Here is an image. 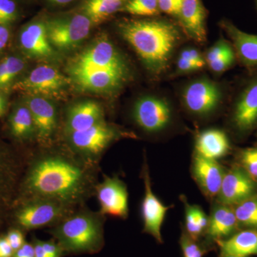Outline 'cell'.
<instances>
[{
  "label": "cell",
  "mask_w": 257,
  "mask_h": 257,
  "mask_svg": "<svg viewBox=\"0 0 257 257\" xmlns=\"http://www.w3.org/2000/svg\"><path fill=\"white\" fill-rule=\"evenodd\" d=\"M50 146L44 147L45 151L29 162L14 206L42 198L79 207L95 194L98 165L83 160L70 149L69 152L51 150Z\"/></svg>",
  "instance_id": "cell-1"
},
{
  "label": "cell",
  "mask_w": 257,
  "mask_h": 257,
  "mask_svg": "<svg viewBox=\"0 0 257 257\" xmlns=\"http://www.w3.org/2000/svg\"><path fill=\"white\" fill-rule=\"evenodd\" d=\"M120 34L133 47L149 71L165 72L180 40L175 25L165 20H126L119 25Z\"/></svg>",
  "instance_id": "cell-2"
},
{
  "label": "cell",
  "mask_w": 257,
  "mask_h": 257,
  "mask_svg": "<svg viewBox=\"0 0 257 257\" xmlns=\"http://www.w3.org/2000/svg\"><path fill=\"white\" fill-rule=\"evenodd\" d=\"M104 215L84 205L52 226L50 234L64 253L82 254L99 252L104 244Z\"/></svg>",
  "instance_id": "cell-3"
},
{
  "label": "cell",
  "mask_w": 257,
  "mask_h": 257,
  "mask_svg": "<svg viewBox=\"0 0 257 257\" xmlns=\"http://www.w3.org/2000/svg\"><path fill=\"white\" fill-rule=\"evenodd\" d=\"M77 208L52 199L37 198L15 204L12 216L19 229L29 231L52 227Z\"/></svg>",
  "instance_id": "cell-4"
},
{
  "label": "cell",
  "mask_w": 257,
  "mask_h": 257,
  "mask_svg": "<svg viewBox=\"0 0 257 257\" xmlns=\"http://www.w3.org/2000/svg\"><path fill=\"white\" fill-rule=\"evenodd\" d=\"M69 149L83 160L98 165L108 147L121 133L114 126L101 121L92 127L65 135Z\"/></svg>",
  "instance_id": "cell-5"
},
{
  "label": "cell",
  "mask_w": 257,
  "mask_h": 257,
  "mask_svg": "<svg viewBox=\"0 0 257 257\" xmlns=\"http://www.w3.org/2000/svg\"><path fill=\"white\" fill-rule=\"evenodd\" d=\"M113 70L126 74V67L118 51L107 37H101L76 55L69 63L71 75L89 71Z\"/></svg>",
  "instance_id": "cell-6"
},
{
  "label": "cell",
  "mask_w": 257,
  "mask_h": 257,
  "mask_svg": "<svg viewBox=\"0 0 257 257\" xmlns=\"http://www.w3.org/2000/svg\"><path fill=\"white\" fill-rule=\"evenodd\" d=\"M45 23L51 45L60 50H72L78 46L89 35L93 24L84 13L57 17Z\"/></svg>",
  "instance_id": "cell-7"
},
{
  "label": "cell",
  "mask_w": 257,
  "mask_h": 257,
  "mask_svg": "<svg viewBox=\"0 0 257 257\" xmlns=\"http://www.w3.org/2000/svg\"><path fill=\"white\" fill-rule=\"evenodd\" d=\"M69 79L52 66L40 65L25 78L15 83L13 89L30 96L51 99L62 95L69 84Z\"/></svg>",
  "instance_id": "cell-8"
},
{
  "label": "cell",
  "mask_w": 257,
  "mask_h": 257,
  "mask_svg": "<svg viewBox=\"0 0 257 257\" xmlns=\"http://www.w3.org/2000/svg\"><path fill=\"white\" fill-rule=\"evenodd\" d=\"M21 172V161L0 149V229L11 216Z\"/></svg>",
  "instance_id": "cell-9"
},
{
  "label": "cell",
  "mask_w": 257,
  "mask_h": 257,
  "mask_svg": "<svg viewBox=\"0 0 257 257\" xmlns=\"http://www.w3.org/2000/svg\"><path fill=\"white\" fill-rule=\"evenodd\" d=\"M135 121L147 133H159L170 124L172 111L167 101L155 96L140 98L134 106Z\"/></svg>",
  "instance_id": "cell-10"
},
{
  "label": "cell",
  "mask_w": 257,
  "mask_h": 257,
  "mask_svg": "<svg viewBox=\"0 0 257 257\" xmlns=\"http://www.w3.org/2000/svg\"><path fill=\"white\" fill-rule=\"evenodd\" d=\"M95 194L103 215L126 219L128 216V191L119 177H105L96 187Z\"/></svg>",
  "instance_id": "cell-11"
},
{
  "label": "cell",
  "mask_w": 257,
  "mask_h": 257,
  "mask_svg": "<svg viewBox=\"0 0 257 257\" xmlns=\"http://www.w3.org/2000/svg\"><path fill=\"white\" fill-rule=\"evenodd\" d=\"M25 104L33 118L37 141L42 146H50L58 126V114L55 104L50 99L37 96H30Z\"/></svg>",
  "instance_id": "cell-12"
},
{
  "label": "cell",
  "mask_w": 257,
  "mask_h": 257,
  "mask_svg": "<svg viewBox=\"0 0 257 257\" xmlns=\"http://www.w3.org/2000/svg\"><path fill=\"white\" fill-rule=\"evenodd\" d=\"M221 89L217 84L207 79L194 81L184 89V104L189 111L198 115L211 112L220 103Z\"/></svg>",
  "instance_id": "cell-13"
},
{
  "label": "cell",
  "mask_w": 257,
  "mask_h": 257,
  "mask_svg": "<svg viewBox=\"0 0 257 257\" xmlns=\"http://www.w3.org/2000/svg\"><path fill=\"white\" fill-rule=\"evenodd\" d=\"M256 194V182L241 167H234L225 172L216 200L221 204L234 207Z\"/></svg>",
  "instance_id": "cell-14"
},
{
  "label": "cell",
  "mask_w": 257,
  "mask_h": 257,
  "mask_svg": "<svg viewBox=\"0 0 257 257\" xmlns=\"http://www.w3.org/2000/svg\"><path fill=\"white\" fill-rule=\"evenodd\" d=\"M143 174L145 190L142 204L143 231L151 235L158 242L162 243V226L166 214L171 207L162 204L158 197L152 192L151 179L146 163L144 165Z\"/></svg>",
  "instance_id": "cell-15"
},
{
  "label": "cell",
  "mask_w": 257,
  "mask_h": 257,
  "mask_svg": "<svg viewBox=\"0 0 257 257\" xmlns=\"http://www.w3.org/2000/svg\"><path fill=\"white\" fill-rule=\"evenodd\" d=\"M232 121L241 133H246L257 126V75L243 88L233 111Z\"/></svg>",
  "instance_id": "cell-16"
},
{
  "label": "cell",
  "mask_w": 257,
  "mask_h": 257,
  "mask_svg": "<svg viewBox=\"0 0 257 257\" xmlns=\"http://www.w3.org/2000/svg\"><path fill=\"white\" fill-rule=\"evenodd\" d=\"M192 172L194 179L204 194L211 199L216 198L225 175L219 162L194 155Z\"/></svg>",
  "instance_id": "cell-17"
},
{
  "label": "cell",
  "mask_w": 257,
  "mask_h": 257,
  "mask_svg": "<svg viewBox=\"0 0 257 257\" xmlns=\"http://www.w3.org/2000/svg\"><path fill=\"white\" fill-rule=\"evenodd\" d=\"M20 44L24 52L35 58H47L54 55L45 21H34L25 25L20 32Z\"/></svg>",
  "instance_id": "cell-18"
},
{
  "label": "cell",
  "mask_w": 257,
  "mask_h": 257,
  "mask_svg": "<svg viewBox=\"0 0 257 257\" xmlns=\"http://www.w3.org/2000/svg\"><path fill=\"white\" fill-rule=\"evenodd\" d=\"M104 121V112L100 104L94 101L77 103L69 108L66 118L65 135L82 131Z\"/></svg>",
  "instance_id": "cell-19"
},
{
  "label": "cell",
  "mask_w": 257,
  "mask_h": 257,
  "mask_svg": "<svg viewBox=\"0 0 257 257\" xmlns=\"http://www.w3.org/2000/svg\"><path fill=\"white\" fill-rule=\"evenodd\" d=\"M206 10L201 0H184L178 15L184 30L194 41L205 42Z\"/></svg>",
  "instance_id": "cell-20"
},
{
  "label": "cell",
  "mask_w": 257,
  "mask_h": 257,
  "mask_svg": "<svg viewBox=\"0 0 257 257\" xmlns=\"http://www.w3.org/2000/svg\"><path fill=\"white\" fill-rule=\"evenodd\" d=\"M221 25L231 39L235 54L241 63L247 67H257V35L241 31L226 20Z\"/></svg>",
  "instance_id": "cell-21"
},
{
  "label": "cell",
  "mask_w": 257,
  "mask_h": 257,
  "mask_svg": "<svg viewBox=\"0 0 257 257\" xmlns=\"http://www.w3.org/2000/svg\"><path fill=\"white\" fill-rule=\"evenodd\" d=\"M83 89L93 92L110 91L119 87L126 78V74L113 70L89 71L72 75Z\"/></svg>",
  "instance_id": "cell-22"
},
{
  "label": "cell",
  "mask_w": 257,
  "mask_h": 257,
  "mask_svg": "<svg viewBox=\"0 0 257 257\" xmlns=\"http://www.w3.org/2000/svg\"><path fill=\"white\" fill-rule=\"evenodd\" d=\"M229 149V140L226 133L217 128H210L198 135L194 155L217 161L224 157Z\"/></svg>",
  "instance_id": "cell-23"
},
{
  "label": "cell",
  "mask_w": 257,
  "mask_h": 257,
  "mask_svg": "<svg viewBox=\"0 0 257 257\" xmlns=\"http://www.w3.org/2000/svg\"><path fill=\"white\" fill-rule=\"evenodd\" d=\"M239 222L234 207L217 202L209 217L208 236L216 241L226 239L237 228Z\"/></svg>",
  "instance_id": "cell-24"
},
{
  "label": "cell",
  "mask_w": 257,
  "mask_h": 257,
  "mask_svg": "<svg viewBox=\"0 0 257 257\" xmlns=\"http://www.w3.org/2000/svg\"><path fill=\"white\" fill-rule=\"evenodd\" d=\"M216 243L220 248L222 257H247L257 254V230H244Z\"/></svg>",
  "instance_id": "cell-25"
},
{
  "label": "cell",
  "mask_w": 257,
  "mask_h": 257,
  "mask_svg": "<svg viewBox=\"0 0 257 257\" xmlns=\"http://www.w3.org/2000/svg\"><path fill=\"white\" fill-rule=\"evenodd\" d=\"M12 135L17 140L26 141L36 138V128L31 112L24 103L15 106L10 117Z\"/></svg>",
  "instance_id": "cell-26"
},
{
  "label": "cell",
  "mask_w": 257,
  "mask_h": 257,
  "mask_svg": "<svg viewBox=\"0 0 257 257\" xmlns=\"http://www.w3.org/2000/svg\"><path fill=\"white\" fill-rule=\"evenodd\" d=\"M128 0H88L84 13L93 24L100 23L111 15L122 9Z\"/></svg>",
  "instance_id": "cell-27"
},
{
  "label": "cell",
  "mask_w": 257,
  "mask_h": 257,
  "mask_svg": "<svg viewBox=\"0 0 257 257\" xmlns=\"http://www.w3.org/2000/svg\"><path fill=\"white\" fill-rule=\"evenodd\" d=\"M209 217L200 207L185 202V226L189 237L197 241L207 231Z\"/></svg>",
  "instance_id": "cell-28"
},
{
  "label": "cell",
  "mask_w": 257,
  "mask_h": 257,
  "mask_svg": "<svg viewBox=\"0 0 257 257\" xmlns=\"http://www.w3.org/2000/svg\"><path fill=\"white\" fill-rule=\"evenodd\" d=\"M25 69V62L10 56L0 62V91L8 90L14 85L15 79Z\"/></svg>",
  "instance_id": "cell-29"
},
{
  "label": "cell",
  "mask_w": 257,
  "mask_h": 257,
  "mask_svg": "<svg viewBox=\"0 0 257 257\" xmlns=\"http://www.w3.org/2000/svg\"><path fill=\"white\" fill-rule=\"evenodd\" d=\"M239 224L257 229V194L234 207Z\"/></svg>",
  "instance_id": "cell-30"
},
{
  "label": "cell",
  "mask_w": 257,
  "mask_h": 257,
  "mask_svg": "<svg viewBox=\"0 0 257 257\" xmlns=\"http://www.w3.org/2000/svg\"><path fill=\"white\" fill-rule=\"evenodd\" d=\"M121 10L142 17L156 16L160 12L157 0H128Z\"/></svg>",
  "instance_id": "cell-31"
},
{
  "label": "cell",
  "mask_w": 257,
  "mask_h": 257,
  "mask_svg": "<svg viewBox=\"0 0 257 257\" xmlns=\"http://www.w3.org/2000/svg\"><path fill=\"white\" fill-rule=\"evenodd\" d=\"M239 160L241 168L257 183V147L242 150Z\"/></svg>",
  "instance_id": "cell-32"
},
{
  "label": "cell",
  "mask_w": 257,
  "mask_h": 257,
  "mask_svg": "<svg viewBox=\"0 0 257 257\" xmlns=\"http://www.w3.org/2000/svg\"><path fill=\"white\" fill-rule=\"evenodd\" d=\"M18 5L15 0H0V25L10 26L18 18Z\"/></svg>",
  "instance_id": "cell-33"
},
{
  "label": "cell",
  "mask_w": 257,
  "mask_h": 257,
  "mask_svg": "<svg viewBox=\"0 0 257 257\" xmlns=\"http://www.w3.org/2000/svg\"><path fill=\"white\" fill-rule=\"evenodd\" d=\"M180 246L184 257H203L205 253L197 241L189 237L187 233H183L181 236Z\"/></svg>",
  "instance_id": "cell-34"
},
{
  "label": "cell",
  "mask_w": 257,
  "mask_h": 257,
  "mask_svg": "<svg viewBox=\"0 0 257 257\" xmlns=\"http://www.w3.org/2000/svg\"><path fill=\"white\" fill-rule=\"evenodd\" d=\"M234 51L233 47L227 42L224 41V40H219V42H216L215 45H214V46L211 47L208 50L205 57L206 63L209 64L219 60Z\"/></svg>",
  "instance_id": "cell-35"
},
{
  "label": "cell",
  "mask_w": 257,
  "mask_h": 257,
  "mask_svg": "<svg viewBox=\"0 0 257 257\" xmlns=\"http://www.w3.org/2000/svg\"><path fill=\"white\" fill-rule=\"evenodd\" d=\"M235 59H236V54H235V52H233L229 55L224 56L219 60L208 64V65L211 71L215 73L219 74L230 68L234 64Z\"/></svg>",
  "instance_id": "cell-36"
},
{
  "label": "cell",
  "mask_w": 257,
  "mask_h": 257,
  "mask_svg": "<svg viewBox=\"0 0 257 257\" xmlns=\"http://www.w3.org/2000/svg\"><path fill=\"white\" fill-rule=\"evenodd\" d=\"M160 11L166 14L177 16L179 14L184 0H157Z\"/></svg>",
  "instance_id": "cell-37"
},
{
  "label": "cell",
  "mask_w": 257,
  "mask_h": 257,
  "mask_svg": "<svg viewBox=\"0 0 257 257\" xmlns=\"http://www.w3.org/2000/svg\"><path fill=\"white\" fill-rule=\"evenodd\" d=\"M5 237L15 251L21 248L26 242L23 231L17 228L10 229L5 235Z\"/></svg>",
  "instance_id": "cell-38"
},
{
  "label": "cell",
  "mask_w": 257,
  "mask_h": 257,
  "mask_svg": "<svg viewBox=\"0 0 257 257\" xmlns=\"http://www.w3.org/2000/svg\"><path fill=\"white\" fill-rule=\"evenodd\" d=\"M179 57H183L186 60L194 62L199 69L203 68L206 64V61L204 57L196 49H186L181 52Z\"/></svg>",
  "instance_id": "cell-39"
},
{
  "label": "cell",
  "mask_w": 257,
  "mask_h": 257,
  "mask_svg": "<svg viewBox=\"0 0 257 257\" xmlns=\"http://www.w3.org/2000/svg\"><path fill=\"white\" fill-rule=\"evenodd\" d=\"M42 246L49 257H62L64 254L63 250L60 244L53 240L42 241Z\"/></svg>",
  "instance_id": "cell-40"
},
{
  "label": "cell",
  "mask_w": 257,
  "mask_h": 257,
  "mask_svg": "<svg viewBox=\"0 0 257 257\" xmlns=\"http://www.w3.org/2000/svg\"><path fill=\"white\" fill-rule=\"evenodd\" d=\"M177 65L179 72L182 73H187V72H194L199 69L194 62L186 60L182 57H179Z\"/></svg>",
  "instance_id": "cell-41"
},
{
  "label": "cell",
  "mask_w": 257,
  "mask_h": 257,
  "mask_svg": "<svg viewBox=\"0 0 257 257\" xmlns=\"http://www.w3.org/2000/svg\"><path fill=\"white\" fill-rule=\"evenodd\" d=\"M13 257H35L33 244L32 243L25 242L21 248L15 251Z\"/></svg>",
  "instance_id": "cell-42"
},
{
  "label": "cell",
  "mask_w": 257,
  "mask_h": 257,
  "mask_svg": "<svg viewBox=\"0 0 257 257\" xmlns=\"http://www.w3.org/2000/svg\"><path fill=\"white\" fill-rule=\"evenodd\" d=\"M14 253L5 236H0V257H13Z\"/></svg>",
  "instance_id": "cell-43"
},
{
  "label": "cell",
  "mask_w": 257,
  "mask_h": 257,
  "mask_svg": "<svg viewBox=\"0 0 257 257\" xmlns=\"http://www.w3.org/2000/svg\"><path fill=\"white\" fill-rule=\"evenodd\" d=\"M10 37L9 26L0 25V53L8 45Z\"/></svg>",
  "instance_id": "cell-44"
},
{
  "label": "cell",
  "mask_w": 257,
  "mask_h": 257,
  "mask_svg": "<svg viewBox=\"0 0 257 257\" xmlns=\"http://www.w3.org/2000/svg\"><path fill=\"white\" fill-rule=\"evenodd\" d=\"M32 243L35 248V257H49L42 246V240L33 237Z\"/></svg>",
  "instance_id": "cell-45"
},
{
  "label": "cell",
  "mask_w": 257,
  "mask_h": 257,
  "mask_svg": "<svg viewBox=\"0 0 257 257\" xmlns=\"http://www.w3.org/2000/svg\"><path fill=\"white\" fill-rule=\"evenodd\" d=\"M8 109V101L4 94L0 91V117L6 113Z\"/></svg>",
  "instance_id": "cell-46"
},
{
  "label": "cell",
  "mask_w": 257,
  "mask_h": 257,
  "mask_svg": "<svg viewBox=\"0 0 257 257\" xmlns=\"http://www.w3.org/2000/svg\"><path fill=\"white\" fill-rule=\"evenodd\" d=\"M49 3L55 5H64L72 3L74 0H47Z\"/></svg>",
  "instance_id": "cell-47"
},
{
  "label": "cell",
  "mask_w": 257,
  "mask_h": 257,
  "mask_svg": "<svg viewBox=\"0 0 257 257\" xmlns=\"http://www.w3.org/2000/svg\"><path fill=\"white\" fill-rule=\"evenodd\" d=\"M225 257H242V256H227Z\"/></svg>",
  "instance_id": "cell-48"
}]
</instances>
